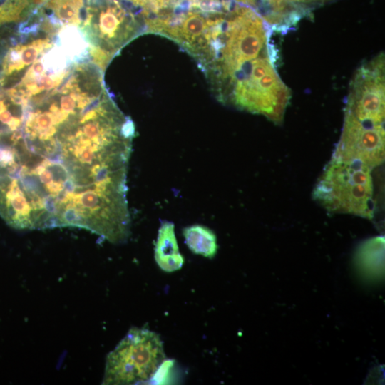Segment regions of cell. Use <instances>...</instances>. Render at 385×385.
<instances>
[{"label":"cell","instance_id":"cell-1","mask_svg":"<svg viewBox=\"0 0 385 385\" xmlns=\"http://www.w3.org/2000/svg\"><path fill=\"white\" fill-rule=\"evenodd\" d=\"M0 132V215L19 229H86L107 241L130 226L133 121L106 94L53 87L21 98Z\"/></svg>","mask_w":385,"mask_h":385},{"label":"cell","instance_id":"cell-11","mask_svg":"<svg viewBox=\"0 0 385 385\" xmlns=\"http://www.w3.org/2000/svg\"><path fill=\"white\" fill-rule=\"evenodd\" d=\"M235 1L241 2V3L245 4H247V5H249V6H252V9H253L254 5H255V0H235Z\"/></svg>","mask_w":385,"mask_h":385},{"label":"cell","instance_id":"cell-9","mask_svg":"<svg viewBox=\"0 0 385 385\" xmlns=\"http://www.w3.org/2000/svg\"><path fill=\"white\" fill-rule=\"evenodd\" d=\"M140 11L145 22L172 13L185 0H126Z\"/></svg>","mask_w":385,"mask_h":385},{"label":"cell","instance_id":"cell-3","mask_svg":"<svg viewBox=\"0 0 385 385\" xmlns=\"http://www.w3.org/2000/svg\"><path fill=\"white\" fill-rule=\"evenodd\" d=\"M371 170L359 162L331 159L314 185L312 197L329 212L371 218Z\"/></svg>","mask_w":385,"mask_h":385},{"label":"cell","instance_id":"cell-2","mask_svg":"<svg viewBox=\"0 0 385 385\" xmlns=\"http://www.w3.org/2000/svg\"><path fill=\"white\" fill-rule=\"evenodd\" d=\"M78 26L92 61L103 71L126 44L147 33L142 13L126 0H87Z\"/></svg>","mask_w":385,"mask_h":385},{"label":"cell","instance_id":"cell-7","mask_svg":"<svg viewBox=\"0 0 385 385\" xmlns=\"http://www.w3.org/2000/svg\"><path fill=\"white\" fill-rule=\"evenodd\" d=\"M83 5V0H48L43 6L47 11H40L45 20L59 29L66 25L78 26Z\"/></svg>","mask_w":385,"mask_h":385},{"label":"cell","instance_id":"cell-5","mask_svg":"<svg viewBox=\"0 0 385 385\" xmlns=\"http://www.w3.org/2000/svg\"><path fill=\"white\" fill-rule=\"evenodd\" d=\"M384 124L344 114L341 137L332 159L359 162L373 168L384 163Z\"/></svg>","mask_w":385,"mask_h":385},{"label":"cell","instance_id":"cell-8","mask_svg":"<svg viewBox=\"0 0 385 385\" xmlns=\"http://www.w3.org/2000/svg\"><path fill=\"white\" fill-rule=\"evenodd\" d=\"M183 235L185 244L193 253L210 259L215 256L217 251V237L210 228L193 225L185 227Z\"/></svg>","mask_w":385,"mask_h":385},{"label":"cell","instance_id":"cell-10","mask_svg":"<svg viewBox=\"0 0 385 385\" xmlns=\"http://www.w3.org/2000/svg\"><path fill=\"white\" fill-rule=\"evenodd\" d=\"M188 6L202 12L213 13L224 7L223 0H188Z\"/></svg>","mask_w":385,"mask_h":385},{"label":"cell","instance_id":"cell-4","mask_svg":"<svg viewBox=\"0 0 385 385\" xmlns=\"http://www.w3.org/2000/svg\"><path fill=\"white\" fill-rule=\"evenodd\" d=\"M166 361L159 335L132 327L106 357L103 384H135L153 379Z\"/></svg>","mask_w":385,"mask_h":385},{"label":"cell","instance_id":"cell-6","mask_svg":"<svg viewBox=\"0 0 385 385\" xmlns=\"http://www.w3.org/2000/svg\"><path fill=\"white\" fill-rule=\"evenodd\" d=\"M154 257L158 267L164 272H173L182 268L184 258L179 251L173 222L167 220L161 222Z\"/></svg>","mask_w":385,"mask_h":385}]
</instances>
